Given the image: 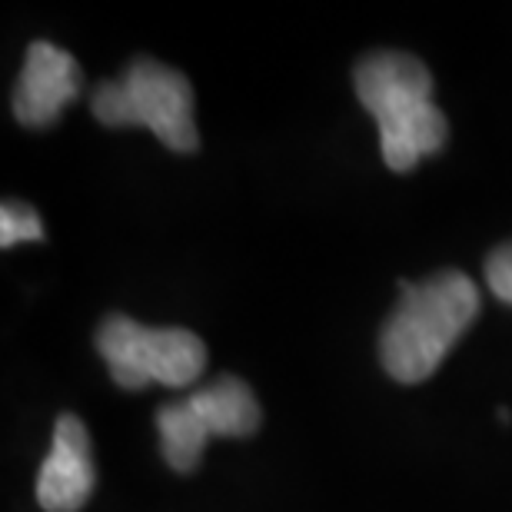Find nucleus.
<instances>
[{"label": "nucleus", "instance_id": "f257e3e1", "mask_svg": "<svg viewBox=\"0 0 512 512\" xmlns=\"http://www.w3.org/2000/svg\"><path fill=\"white\" fill-rule=\"evenodd\" d=\"M360 104L380 127V153L393 173H409L443 150L449 124L433 104V74L423 60L399 50H376L353 70Z\"/></svg>", "mask_w": 512, "mask_h": 512}, {"label": "nucleus", "instance_id": "f03ea898", "mask_svg": "<svg viewBox=\"0 0 512 512\" xmlns=\"http://www.w3.org/2000/svg\"><path fill=\"white\" fill-rule=\"evenodd\" d=\"M479 316V290L466 273L446 270L426 283H399V303L383 326L380 363L396 383L429 380Z\"/></svg>", "mask_w": 512, "mask_h": 512}, {"label": "nucleus", "instance_id": "7ed1b4c3", "mask_svg": "<svg viewBox=\"0 0 512 512\" xmlns=\"http://www.w3.org/2000/svg\"><path fill=\"white\" fill-rule=\"evenodd\" d=\"M90 110L104 127H147L177 153L197 150L200 143L190 80L157 60L140 57L117 80L100 84Z\"/></svg>", "mask_w": 512, "mask_h": 512}, {"label": "nucleus", "instance_id": "20e7f679", "mask_svg": "<svg viewBox=\"0 0 512 512\" xmlns=\"http://www.w3.org/2000/svg\"><path fill=\"white\" fill-rule=\"evenodd\" d=\"M97 350L104 356L110 380L124 389H143L150 383L183 389L207 370V346L197 333L180 326L157 330L120 313L100 323Z\"/></svg>", "mask_w": 512, "mask_h": 512}, {"label": "nucleus", "instance_id": "39448f33", "mask_svg": "<svg viewBox=\"0 0 512 512\" xmlns=\"http://www.w3.org/2000/svg\"><path fill=\"white\" fill-rule=\"evenodd\" d=\"M260 429V403L237 376H220L173 406L157 409L160 453L170 469L193 473L213 436H250Z\"/></svg>", "mask_w": 512, "mask_h": 512}, {"label": "nucleus", "instance_id": "423d86ee", "mask_svg": "<svg viewBox=\"0 0 512 512\" xmlns=\"http://www.w3.org/2000/svg\"><path fill=\"white\" fill-rule=\"evenodd\" d=\"M80 87L84 77L74 54L54 47L50 40H34L14 87V117L30 130H44L60 117V110L74 104Z\"/></svg>", "mask_w": 512, "mask_h": 512}, {"label": "nucleus", "instance_id": "0eeeda50", "mask_svg": "<svg viewBox=\"0 0 512 512\" xmlns=\"http://www.w3.org/2000/svg\"><path fill=\"white\" fill-rule=\"evenodd\" d=\"M97 486L90 433L74 413H64L54 426V443L37 473V503L44 512L84 509Z\"/></svg>", "mask_w": 512, "mask_h": 512}, {"label": "nucleus", "instance_id": "6e6552de", "mask_svg": "<svg viewBox=\"0 0 512 512\" xmlns=\"http://www.w3.org/2000/svg\"><path fill=\"white\" fill-rule=\"evenodd\" d=\"M44 240V220L40 213L24 200H4L0 207V247L10 250L17 243H37Z\"/></svg>", "mask_w": 512, "mask_h": 512}, {"label": "nucleus", "instance_id": "1a4fd4ad", "mask_svg": "<svg viewBox=\"0 0 512 512\" xmlns=\"http://www.w3.org/2000/svg\"><path fill=\"white\" fill-rule=\"evenodd\" d=\"M486 283L493 290L496 300H503L512 306V243L489 253L486 260Z\"/></svg>", "mask_w": 512, "mask_h": 512}]
</instances>
